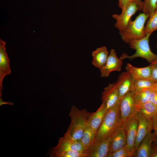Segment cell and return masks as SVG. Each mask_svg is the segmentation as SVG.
Segmentation results:
<instances>
[{"mask_svg":"<svg viewBox=\"0 0 157 157\" xmlns=\"http://www.w3.org/2000/svg\"><path fill=\"white\" fill-rule=\"evenodd\" d=\"M122 123L119 103L107 110L97 131L94 142L103 141L109 138Z\"/></svg>","mask_w":157,"mask_h":157,"instance_id":"6da1fadb","label":"cell"},{"mask_svg":"<svg viewBox=\"0 0 157 157\" xmlns=\"http://www.w3.org/2000/svg\"><path fill=\"white\" fill-rule=\"evenodd\" d=\"M90 113L85 109H79L73 106L69 116L71 119L67 131L75 139L80 140L87 126Z\"/></svg>","mask_w":157,"mask_h":157,"instance_id":"7a4b0ae2","label":"cell"},{"mask_svg":"<svg viewBox=\"0 0 157 157\" xmlns=\"http://www.w3.org/2000/svg\"><path fill=\"white\" fill-rule=\"evenodd\" d=\"M149 17V15L144 13H140L134 20L132 21L131 19L124 30L119 33L124 41L129 44L131 41L144 37V25Z\"/></svg>","mask_w":157,"mask_h":157,"instance_id":"3957f363","label":"cell"},{"mask_svg":"<svg viewBox=\"0 0 157 157\" xmlns=\"http://www.w3.org/2000/svg\"><path fill=\"white\" fill-rule=\"evenodd\" d=\"M151 34H147L142 39L130 42L129 43V47L136 50L135 53L131 56L124 53L119 58L122 60L126 58L132 60L136 58L140 57L145 59L151 63L154 61L157 57V55L153 53L150 48L149 39Z\"/></svg>","mask_w":157,"mask_h":157,"instance_id":"277c9868","label":"cell"},{"mask_svg":"<svg viewBox=\"0 0 157 157\" xmlns=\"http://www.w3.org/2000/svg\"><path fill=\"white\" fill-rule=\"evenodd\" d=\"M74 151L87 152V149L80 140L73 138L67 131L62 137L59 139L57 145L53 148L50 155L53 157L59 153L67 150Z\"/></svg>","mask_w":157,"mask_h":157,"instance_id":"5b68a950","label":"cell"},{"mask_svg":"<svg viewBox=\"0 0 157 157\" xmlns=\"http://www.w3.org/2000/svg\"><path fill=\"white\" fill-rule=\"evenodd\" d=\"M138 10H142L134 1H131L129 2L122 9L120 15L114 14L112 15V17L116 20L114 26L119 30V33L124 30L131 17Z\"/></svg>","mask_w":157,"mask_h":157,"instance_id":"8992f818","label":"cell"},{"mask_svg":"<svg viewBox=\"0 0 157 157\" xmlns=\"http://www.w3.org/2000/svg\"><path fill=\"white\" fill-rule=\"evenodd\" d=\"M138 121V131L135 144V151L145 137L153 130L152 119L137 112L135 115Z\"/></svg>","mask_w":157,"mask_h":157,"instance_id":"52a82bcc","label":"cell"},{"mask_svg":"<svg viewBox=\"0 0 157 157\" xmlns=\"http://www.w3.org/2000/svg\"><path fill=\"white\" fill-rule=\"evenodd\" d=\"M134 92L126 94L120 103V117L122 122L135 116L137 113L136 110V101L134 97Z\"/></svg>","mask_w":157,"mask_h":157,"instance_id":"ba28073f","label":"cell"},{"mask_svg":"<svg viewBox=\"0 0 157 157\" xmlns=\"http://www.w3.org/2000/svg\"><path fill=\"white\" fill-rule=\"evenodd\" d=\"M122 124L126 136V145L129 150L135 153V144L137 133L138 121L135 115L123 122Z\"/></svg>","mask_w":157,"mask_h":157,"instance_id":"9c48e42d","label":"cell"},{"mask_svg":"<svg viewBox=\"0 0 157 157\" xmlns=\"http://www.w3.org/2000/svg\"><path fill=\"white\" fill-rule=\"evenodd\" d=\"M101 100L106 104L107 110L120 103L121 99L116 82L109 83L104 88Z\"/></svg>","mask_w":157,"mask_h":157,"instance_id":"30bf717a","label":"cell"},{"mask_svg":"<svg viewBox=\"0 0 157 157\" xmlns=\"http://www.w3.org/2000/svg\"><path fill=\"white\" fill-rule=\"evenodd\" d=\"M135 80L130 73L126 71L118 76L116 83L121 99L126 94L134 92Z\"/></svg>","mask_w":157,"mask_h":157,"instance_id":"8fae6325","label":"cell"},{"mask_svg":"<svg viewBox=\"0 0 157 157\" xmlns=\"http://www.w3.org/2000/svg\"><path fill=\"white\" fill-rule=\"evenodd\" d=\"M123 63L122 60L117 56L115 50L111 49L106 64L100 69L101 77H107L112 72L120 71Z\"/></svg>","mask_w":157,"mask_h":157,"instance_id":"7c38bea8","label":"cell"},{"mask_svg":"<svg viewBox=\"0 0 157 157\" xmlns=\"http://www.w3.org/2000/svg\"><path fill=\"white\" fill-rule=\"evenodd\" d=\"M109 141L110 137L103 141L94 142L88 150V157H110L111 152Z\"/></svg>","mask_w":157,"mask_h":157,"instance_id":"4fadbf2b","label":"cell"},{"mask_svg":"<svg viewBox=\"0 0 157 157\" xmlns=\"http://www.w3.org/2000/svg\"><path fill=\"white\" fill-rule=\"evenodd\" d=\"M6 42L0 39V98H1L3 90L2 82L4 77L10 74L9 59L6 53Z\"/></svg>","mask_w":157,"mask_h":157,"instance_id":"5bb4252c","label":"cell"},{"mask_svg":"<svg viewBox=\"0 0 157 157\" xmlns=\"http://www.w3.org/2000/svg\"><path fill=\"white\" fill-rule=\"evenodd\" d=\"M107 111L106 104L102 102L98 110L94 112L90 113L87 126L90 128L96 134L103 120Z\"/></svg>","mask_w":157,"mask_h":157,"instance_id":"9a60e30c","label":"cell"},{"mask_svg":"<svg viewBox=\"0 0 157 157\" xmlns=\"http://www.w3.org/2000/svg\"><path fill=\"white\" fill-rule=\"evenodd\" d=\"M126 143V136L122 124L110 137L109 145L111 153L121 149Z\"/></svg>","mask_w":157,"mask_h":157,"instance_id":"2e32d148","label":"cell"},{"mask_svg":"<svg viewBox=\"0 0 157 157\" xmlns=\"http://www.w3.org/2000/svg\"><path fill=\"white\" fill-rule=\"evenodd\" d=\"M156 137L154 133H149L135 151L133 157H151L153 149L152 143Z\"/></svg>","mask_w":157,"mask_h":157,"instance_id":"e0dca14e","label":"cell"},{"mask_svg":"<svg viewBox=\"0 0 157 157\" xmlns=\"http://www.w3.org/2000/svg\"><path fill=\"white\" fill-rule=\"evenodd\" d=\"M152 65L145 67L139 68L135 67L130 64L127 63L125 69L135 80H148L149 81L151 72Z\"/></svg>","mask_w":157,"mask_h":157,"instance_id":"ac0fdd59","label":"cell"},{"mask_svg":"<svg viewBox=\"0 0 157 157\" xmlns=\"http://www.w3.org/2000/svg\"><path fill=\"white\" fill-rule=\"evenodd\" d=\"M108 55V52L106 47L103 46L97 48L92 52V55L93 60L92 64L100 69L106 64Z\"/></svg>","mask_w":157,"mask_h":157,"instance_id":"d6986e66","label":"cell"},{"mask_svg":"<svg viewBox=\"0 0 157 157\" xmlns=\"http://www.w3.org/2000/svg\"><path fill=\"white\" fill-rule=\"evenodd\" d=\"M135 107L137 112L151 118L157 114V105L151 102L140 104L136 101Z\"/></svg>","mask_w":157,"mask_h":157,"instance_id":"ffe728a7","label":"cell"},{"mask_svg":"<svg viewBox=\"0 0 157 157\" xmlns=\"http://www.w3.org/2000/svg\"><path fill=\"white\" fill-rule=\"evenodd\" d=\"M96 135V134L90 128L86 126L80 140L87 150L95 141Z\"/></svg>","mask_w":157,"mask_h":157,"instance_id":"44dd1931","label":"cell"},{"mask_svg":"<svg viewBox=\"0 0 157 157\" xmlns=\"http://www.w3.org/2000/svg\"><path fill=\"white\" fill-rule=\"evenodd\" d=\"M157 30V7L153 13L151 15L145 27L144 33L145 35L147 34H151Z\"/></svg>","mask_w":157,"mask_h":157,"instance_id":"7402d4cb","label":"cell"},{"mask_svg":"<svg viewBox=\"0 0 157 157\" xmlns=\"http://www.w3.org/2000/svg\"><path fill=\"white\" fill-rule=\"evenodd\" d=\"M153 88L144 89L134 92V97L136 102L142 104L148 102Z\"/></svg>","mask_w":157,"mask_h":157,"instance_id":"603a6c76","label":"cell"},{"mask_svg":"<svg viewBox=\"0 0 157 157\" xmlns=\"http://www.w3.org/2000/svg\"><path fill=\"white\" fill-rule=\"evenodd\" d=\"M143 5V13L150 16L157 7V0H144Z\"/></svg>","mask_w":157,"mask_h":157,"instance_id":"cb8c5ba5","label":"cell"},{"mask_svg":"<svg viewBox=\"0 0 157 157\" xmlns=\"http://www.w3.org/2000/svg\"><path fill=\"white\" fill-rule=\"evenodd\" d=\"M156 83L148 80H135L134 91L136 92L143 89L154 88Z\"/></svg>","mask_w":157,"mask_h":157,"instance_id":"d4e9b609","label":"cell"},{"mask_svg":"<svg viewBox=\"0 0 157 157\" xmlns=\"http://www.w3.org/2000/svg\"><path fill=\"white\" fill-rule=\"evenodd\" d=\"M88 156L87 152L69 150L56 154L53 157H88Z\"/></svg>","mask_w":157,"mask_h":157,"instance_id":"484cf974","label":"cell"},{"mask_svg":"<svg viewBox=\"0 0 157 157\" xmlns=\"http://www.w3.org/2000/svg\"><path fill=\"white\" fill-rule=\"evenodd\" d=\"M134 153L131 151L126 144L119 150L112 153L110 157H131Z\"/></svg>","mask_w":157,"mask_h":157,"instance_id":"4316f807","label":"cell"},{"mask_svg":"<svg viewBox=\"0 0 157 157\" xmlns=\"http://www.w3.org/2000/svg\"><path fill=\"white\" fill-rule=\"evenodd\" d=\"M151 74L149 81L154 83H157V65L151 64Z\"/></svg>","mask_w":157,"mask_h":157,"instance_id":"83f0119b","label":"cell"},{"mask_svg":"<svg viewBox=\"0 0 157 157\" xmlns=\"http://www.w3.org/2000/svg\"><path fill=\"white\" fill-rule=\"evenodd\" d=\"M148 102L157 105V90L154 87L151 92Z\"/></svg>","mask_w":157,"mask_h":157,"instance_id":"f1b7e54d","label":"cell"},{"mask_svg":"<svg viewBox=\"0 0 157 157\" xmlns=\"http://www.w3.org/2000/svg\"><path fill=\"white\" fill-rule=\"evenodd\" d=\"M153 130L154 133L157 137V114L155 115L152 118Z\"/></svg>","mask_w":157,"mask_h":157,"instance_id":"f546056e","label":"cell"},{"mask_svg":"<svg viewBox=\"0 0 157 157\" xmlns=\"http://www.w3.org/2000/svg\"><path fill=\"white\" fill-rule=\"evenodd\" d=\"M134 1V0H118V6L122 9L129 2Z\"/></svg>","mask_w":157,"mask_h":157,"instance_id":"4dcf8cb0","label":"cell"},{"mask_svg":"<svg viewBox=\"0 0 157 157\" xmlns=\"http://www.w3.org/2000/svg\"><path fill=\"white\" fill-rule=\"evenodd\" d=\"M134 1L140 7L142 11H143V1H142L141 0H134Z\"/></svg>","mask_w":157,"mask_h":157,"instance_id":"1f68e13d","label":"cell"},{"mask_svg":"<svg viewBox=\"0 0 157 157\" xmlns=\"http://www.w3.org/2000/svg\"><path fill=\"white\" fill-rule=\"evenodd\" d=\"M4 104H7L9 105H13V103L10 101H4L2 99V98L0 99V106H1L2 105Z\"/></svg>","mask_w":157,"mask_h":157,"instance_id":"d6a6232c","label":"cell"},{"mask_svg":"<svg viewBox=\"0 0 157 157\" xmlns=\"http://www.w3.org/2000/svg\"><path fill=\"white\" fill-rule=\"evenodd\" d=\"M151 157H157V148L153 147Z\"/></svg>","mask_w":157,"mask_h":157,"instance_id":"836d02e7","label":"cell"},{"mask_svg":"<svg viewBox=\"0 0 157 157\" xmlns=\"http://www.w3.org/2000/svg\"><path fill=\"white\" fill-rule=\"evenodd\" d=\"M152 147H153L157 148V137L153 142Z\"/></svg>","mask_w":157,"mask_h":157,"instance_id":"e575fe53","label":"cell"},{"mask_svg":"<svg viewBox=\"0 0 157 157\" xmlns=\"http://www.w3.org/2000/svg\"><path fill=\"white\" fill-rule=\"evenodd\" d=\"M156 47L157 48V45H156ZM151 64H155L157 65V57L155 60L151 63Z\"/></svg>","mask_w":157,"mask_h":157,"instance_id":"d590c367","label":"cell"},{"mask_svg":"<svg viewBox=\"0 0 157 157\" xmlns=\"http://www.w3.org/2000/svg\"><path fill=\"white\" fill-rule=\"evenodd\" d=\"M154 87L157 90V83H156L155 86Z\"/></svg>","mask_w":157,"mask_h":157,"instance_id":"8d00e7d4","label":"cell"}]
</instances>
